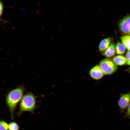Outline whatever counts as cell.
Listing matches in <instances>:
<instances>
[{"label": "cell", "instance_id": "cell-1", "mask_svg": "<svg viewBox=\"0 0 130 130\" xmlns=\"http://www.w3.org/2000/svg\"><path fill=\"white\" fill-rule=\"evenodd\" d=\"M25 91L24 86H20L10 91L7 95L6 102L12 119L13 118V113L16 106L23 97Z\"/></svg>", "mask_w": 130, "mask_h": 130}, {"label": "cell", "instance_id": "cell-2", "mask_svg": "<svg viewBox=\"0 0 130 130\" xmlns=\"http://www.w3.org/2000/svg\"><path fill=\"white\" fill-rule=\"evenodd\" d=\"M36 96L32 92L25 94L20 100L18 115L25 111L33 112L36 107Z\"/></svg>", "mask_w": 130, "mask_h": 130}, {"label": "cell", "instance_id": "cell-3", "mask_svg": "<svg viewBox=\"0 0 130 130\" xmlns=\"http://www.w3.org/2000/svg\"><path fill=\"white\" fill-rule=\"evenodd\" d=\"M99 65L104 74L106 75L112 74L117 68V66L113 61L107 58L101 60Z\"/></svg>", "mask_w": 130, "mask_h": 130}, {"label": "cell", "instance_id": "cell-4", "mask_svg": "<svg viewBox=\"0 0 130 130\" xmlns=\"http://www.w3.org/2000/svg\"><path fill=\"white\" fill-rule=\"evenodd\" d=\"M119 29L125 36H130V15H127L122 19L119 24Z\"/></svg>", "mask_w": 130, "mask_h": 130}, {"label": "cell", "instance_id": "cell-5", "mask_svg": "<svg viewBox=\"0 0 130 130\" xmlns=\"http://www.w3.org/2000/svg\"><path fill=\"white\" fill-rule=\"evenodd\" d=\"M130 102V93L123 95L118 101V104L120 111L123 112Z\"/></svg>", "mask_w": 130, "mask_h": 130}, {"label": "cell", "instance_id": "cell-6", "mask_svg": "<svg viewBox=\"0 0 130 130\" xmlns=\"http://www.w3.org/2000/svg\"><path fill=\"white\" fill-rule=\"evenodd\" d=\"M90 75L92 78L98 80L101 78L103 76L104 73L99 65H97L90 70Z\"/></svg>", "mask_w": 130, "mask_h": 130}, {"label": "cell", "instance_id": "cell-7", "mask_svg": "<svg viewBox=\"0 0 130 130\" xmlns=\"http://www.w3.org/2000/svg\"><path fill=\"white\" fill-rule=\"evenodd\" d=\"M110 38H106L102 40L99 45V50L103 54L105 51L110 46Z\"/></svg>", "mask_w": 130, "mask_h": 130}, {"label": "cell", "instance_id": "cell-8", "mask_svg": "<svg viewBox=\"0 0 130 130\" xmlns=\"http://www.w3.org/2000/svg\"><path fill=\"white\" fill-rule=\"evenodd\" d=\"M116 52L115 47L113 44L110 45L104 52L103 55L107 58H110L113 56Z\"/></svg>", "mask_w": 130, "mask_h": 130}, {"label": "cell", "instance_id": "cell-9", "mask_svg": "<svg viewBox=\"0 0 130 130\" xmlns=\"http://www.w3.org/2000/svg\"><path fill=\"white\" fill-rule=\"evenodd\" d=\"M113 60L116 65H120L124 64L127 62L126 58L121 55L115 56L113 58Z\"/></svg>", "mask_w": 130, "mask_h": 130}, {"label": "cell", "instance_id": "cell-10", "mask_svg": "<svg viewBox=\"0 0 130 130\" xmlns=\"http://www.w3.org/2000/svg\"><path fill=\"white\" fill-rule=\"evenodd\" d=\"M115 47L116 53L118 54H123L125 52L126 47L121 42H117Z\"/></svg>", "mask_w": 130, "mask_h": 130}, {"label": "cell", "instance_id": "cell-11", "mask_svg": "<svg viewBox=\"0 0 130 130\" xmlns=\"http://www.w3.org/2000/svg\"><path fill=\"white\" fill-rule=\"evenodd\" d=\"M121 40L128 51H130V36H124L121 37Z\"/></svg>", "mask_w": 130, "mask_h": 130}, {"label": "cell", "instance_id": "cell-12", "mask_svg": "<svg viewBox=\"0 0 130 130\" xmlns=\"http://www.w3.org/2000/svg\"><path fill=\"white\" fill-rule=\"evenodd\" d=\"M9 130H19V127L18 124L16 122H13L10 123L8 125Z\"/></svg>", "mask_w": 130, "mask_h": 130}, {"label": "cell", "instance_id": "cell-13", "mask_svg": "<svg viewBox=\"0 0 130 130\" xmlns=\"http://www.w3.org/2000/svg\"><path fill=\"white\" fill-rule=\"evenodd\" d=\"M8 125L4 121H0V130H8Z\"/></svg>", "mask_w": 130, "mask_h": 130}, {"label": "cell", "instance_id": "cell-14", "mask_svg": "<svg viewBox=\"0 0 130 130\" xmlns=\"http://www.w3.org/2000/svg\"><path fill=\"white\" fill-rule=\"evenodd\" d=\"M127 60V64L130 65V51H128L125 55Z\"/></svg>", "mask_w": 130, "mask_h": 130}, {"label": "cell", "instance_id": "cell-15", "mask_svg": "<svg viewBox=\"0 0 130 130\" xmlns=\"http://www.w3.org/2000/svg\"><path fill=\"white\" fill-rule=\"evenodd\" d=\"M125 117L130 118V102L128 106L127 110L125 115Z\"/></svg>", "mask_w": 130, "mask_h": 130}, {"label": "cell", "instance_id": "cell-16", "mask_svg": "<svg viewBox=\"0 0 130 130\" xmlns=\"http://www.w3.org/2000/svg\"><path fill=\"white\" fill-rule=\"evenodd\" d=\"M3 9V3L1 0H0V17L2 13Z\"/></svg>", "mask_w": 130, "mask_h": 130}]
</instances>
